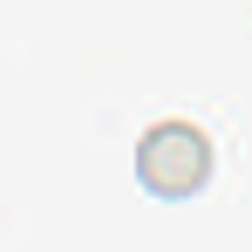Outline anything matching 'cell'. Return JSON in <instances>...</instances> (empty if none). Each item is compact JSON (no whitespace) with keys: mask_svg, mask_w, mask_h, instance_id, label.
Returning a JSON list of instances; mask_svg holds the SVG:
<instances>
[{"mask_svg":"<svg viewBox=\"0 0 252 252\" xmlns=\"http://www.w3.org/2000/svg\"><path fill=\"white\" fill-rule=\"evenodd\" d=\"M214 138L190 118H159L152 121L135 145V180L138 187L162 204L197 200L218 173Z\"/></svg>","mask_w":252,"mask_h":252,"instance_id":"obj_1","label":"cell"}]
</instances>
